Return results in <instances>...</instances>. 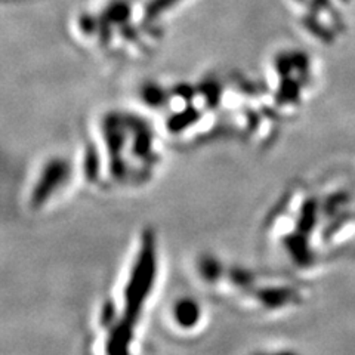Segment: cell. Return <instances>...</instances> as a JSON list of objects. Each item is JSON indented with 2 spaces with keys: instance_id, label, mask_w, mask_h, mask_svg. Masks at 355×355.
I'll use <instances>...</instances> for the list:
<instances>
[{
  "instance_id": "8992f818",
  "label": "cell",
  "mask_w": 355,
  "mask_h": 355,
  "mask_svg": "<svg viewBox=\"0 0 355 355\" xmlns=\"http://www.w3.org/2000/svg\"><path fill=\"white\" fill-rule=\"evenodd\" d=\"M262 85L282 117L297 110L311 86L309 57L301 51L277 53L271 61L270 77Z\"/></svg>"
},
{
  "instance_id": "3957f363",
  "label": "cell",
  "mask_w": 355,
  "mask_h": 355,
  "mask_svg": "<svg viewBox=\"0 0 355 355\" xmlns=\"http://www.w3.org/2000/svg\"><path fill=\"white\" fill-rule=\"evenodd\" d=\"M224 83L215 74L197 82H147L138 92V107L154 120L166 142L191 146L225 132Z\"/></svg>"
},
{
  "instance_id": "9c48e42d",
  "label": "cell",
  "mask_w": 355,
  "mask_h": 355,
  "mask_svg": "<svg viewBox=\"0 0 355 355\" xmlns=\"http://www.w3.org/2000/svg\"><path fill=\"white\" fill-rule=\"evenodd\" d=\"M180 0H151V2L146 8V14H144V21L150 24V22L159 19L166 10L171 9L173 5H176Z\"/></svg>"
},
{
  "instance_id": "7a4b0ae2",
  "label": "cell",
  "mask_w": 355,
  "mask_h": 355,
  "mask_svg": "<svg viewBox=\"0 0 355 355\" xmlns=\"http://www.w3.org/2000/svg\"><path fill=\"white\" fill-rule=\"evenodd\" d=\"M160 262L155 231H141L116 291L104 299L95 317L96 342L104 352H132L137 345L139 326L159 286Z\"/></svg>"
},
{
  "instance_id": "5b68a950",
  "label": "cell",
  "mask_w": 355,
  "mask_h": 355,
  "mask_svg": "<svg viewBox=\"0 0 355 355\" xmlns=\"http://www.w3.org/2000/svg\"><path fill=\"white\" fill-rule=\"evenodd\" d=\"M79 181L85 184L79 153L76 157L69 153L49 154L30 173L26 203L31 212H46L69 197Z\"/></svg>"
},
{
  "instance_id": "6da1fadb",
  "label": "cell",
  "mask_w": 355,
  "mask_h": 355,
  "mask_svg": "<svg viewBox=\"0 0 355 355\" xmlns=\"http://www.w3.org/2000/svg\"><path fill=\"white\" fill-rule=\"evenodd\" d=\"M166 139L154 120L138 108H107L89 126L79 153L86 185L107 191H130L157 176Z\"/></svg>"
},
{
  "instance_id": "ba28073f",
  "label": "cell",
  "mask_w": 355,
  "mask_h": 355,
  "mask_svg": "<svg viewBox=\"0 0 355 355\" xmlns=\"http://www.w3.org/2000/svg\"><path fill=\"white\" fill-rule=\"evenodd\" d=\"M111 27L119 26L123 27L129 24L130 19V5L126 0H116V2H111L101 15Z\"/></svg>"
},
{
  "instance_id": "52a82bcc",
  "label": "cell",
  "mask_w": 355,
  "mask_h": 355,
  "mask_svg": "<svg viewBox=\"0 0 355 355\" xmlns=\"http://www.w3.org/2000/svg\"><path fill=\"white\" fill-rule=\"evenodd\" d=\"M168 326L180 336L200 335L206 327L207 313L202 299L191 295H178L166 309Z\"/></svg>"
},
{
  "instance_id": "277c9868",
  "label": "cell",
  "mask_w": 355,
  "mask_h": 355,
  "mask_svg": "<svg viewBox=\"0 0 355 355\" xmlns=\"http://www.w3.org/2000/svg\"><path fill=\"white\" fill-rule=\"evenodd\" d=\"M194 275L206 292L252 317H272L302 302L301 291L280 275L214 253L198 254Z\"/></svg>"
}]
</instances>
